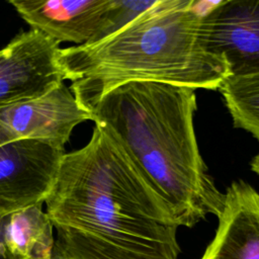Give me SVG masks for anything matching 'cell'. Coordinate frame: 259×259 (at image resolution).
Masks as SVG:
<instances>
[{
	"mask_svg": "<svg viewBox=\"0 0 259 259\" xmlns=\"http://www.w3.org/2000/svg\"><path fill=\"white\" fill-rule=\"evenodd\" d=\"M67 80L59 42L30 28L0 50V108L38 97Z\"/></svg>",
	"mask_w": 259,
	"mask_h": 259,
	"instance_id": "5",
	"label": "cell"
},
{
	"mask_svg": "<svg viewBox=\"0 0 259 259\" xmlns=\"http://www.w3.org/2000/svg\"><path fill=\"white\" fill-rule=\"evenodd\" d=\"M19 16L57 42H96L111 33L115 0H10Z\"/></svg>",
	"mask_w": 259,
	"mask_h": 259,
	"instance_id": "7",
	"label": "cell"
},
{
	"mask_svg": "<svg viewBox=\"0 0 259 259\" xmlns=\"http://www.w3.org/2000/svg\"><path fill=\"white\" fill-rule=\"evenodd\" d=\"M194 89L132 81L104 94L90 109L170 208L178 227L220 215L225 200L199 153Z\"/></svg>",
	"mask_w": 259,
	"mask_h": 259,
	"instance_id": "1",
	"label": "cell"
},
{
	"mask_svg": "<svg viewBox=\"0 0 259 259\" xmlns=\"http://www.w3.org/2000/svg\"><path fill=\"white\" fill-rule=\"evenodd\" d=\"M218 218L201 259H259V193L244 181L233 182Z\"/></svg>",
	"mask_w": 259,
	"mask_h": 259,
	"instance_id": "9",
	"label": "cell"
},
{
	"mask_svg": "<svg viewBox=\"0 0 259 259\" xmlns=\"http://www.w3.org/2000/svg\"><path fill=\"white\" fill-rule=\"evenodd\" d=\"M54 227L74 229L133 252L178 259V225L120 145L95 124L64 156L46 200Z\"/></svg>",
	"mask_w": 259,
	"mask_h": 259,
	"instance_id": "2",
	"label": "cell"
},
{
	"mask_svg": "<svg viewBox=\"0 0 259 259\" xmlns=\"http://www.w3.org/2000/svg\"><path fill=\"white\" fill-rule=\"evenodd\" d=\"M54 225L41 205L7 215L5 243L11 259H53Z\"/></svg>",
	"mask_w": 259,
	"mask_h": 259,
	"instance_id": "10",
	"label": "cell"
},
{
	"mask_svg": "<svg viewBox=\"0 0 259 259\" xmlns=\"http://www.w3.org/2000/svg\"><path fill=\"white\" fill-rule=\"evenodd\" d=\"M92 119V113L65 83L38 97L0 108V126L12 140H44L63 148L76 125Z\"/></svg>",
	"mask_w": 259,
	"mask_h": 259,
	"instance_id": "8",
	"label": "cell"
},
{
	"mask_svg": "<svg viewBox=\"0 0 259 259\" xmlns=\"http://www.w3.org/2000/svg\"><path fill=\"white\" fill-rule=\"evenodd\" d=\"M236 127L259 141V73L231 76L219 88Z\"/></svg>",
	"mask_w": 259,
	"mask_h": 259,
	"instance_id": "11",
	"label": "cell"
},
{
	"mask_svg": "<svg viewBox=\"0 0 259 259\" xmlns=\"http://www.w3.org/2000/svg\"><path fill=\"white\" fill-rule=\"evenodd\" d=\"M54 255L65 259H168L122 249L86 233L64 227H54Z\"/></svg>",
	"mask_w": 259,
	"mask_h": 259,
	"instance_id": "12",
	"label": "cell"
},
{
	"mask_svg": "<svg viewBox=\"0 0 259 259\" xmlns=\"http://www.w3.org/2000/svg\"><path fill=\"white\" fill-rule=\"evenodd\" d=\"M7 215L0 211V259H11V256L7 250L5 243V226Z\"/></svg>",
	"mask_w": 259,
	"mask_h": 259,
	"instance_id": "13",
	"label": "cell"
},
{
	"mask_svg": "<svg viewBox=\"0 0 259 259\" xmlns=\"http://www.w3.org/2000/svg\"><path fill=\"white\" fill-rule=\"evenodd\" d=\"M198 5L193 0H157L112 34L61 49L75 97L89 110L108 91L132 81L219 89L231 73L226 61L200 41L204 9Z\"/></svg>",
	"mask_w": 259,
	"mask_h": 259,
	"instance_id": "3",
	"label": "cell"
},
{
	"mask_svg": "<svg viewBox=\"0 0 259 259\" xmlns=\"http://www.w3.org/2000/svg\"><path fill=\"white\" fill-rule=\"evenodd\" d=\"M251 169L259 175V154H257L251 161Z\"/></svg>",
	"mask_w": 259,
	"mask_h": 259,
	"instance_id": "15",
	"label": "cell"
},
{
	"mask_svg": "<svg viewBox=\"0 0 259 259\" xmlns=\"http://www.w3.org/2000/svg\"><path fill=\"white\" fill-rule=\"evenodd\" d=\"M9 141H12V138L9 136V134L2 126H0V146L9 142Z\"/></svg>",
	"mask_w": 259,
	"mask_h": 259,
	"instance_id": "14",
	"label": "cell"
},
{
	"mask_svg": "<svg viewBox=\"0 0 259 259\" xmlns=\"http://www.w3.org/2000/svg\"><path fill=\"white\" fill-rule=\"evenodd\" d=\"M63 147L36 139H15L0 146V211L9 215L42 205L56 182Z\"/></svg>",
	"mask_w": 259,
	"mask_h": 259,
	"instance_id": "4",
	"label": "cell"
},
{
	"mask_svg": "<svg viewBox=\"0 0 259 259\" xmlns=\"http://www.w3.org/2000/svg\"><path fill=\"white\" fill-rule=\"evenodd\" d=\"M53 259H65V258H63V257H61V256H59V255H54V256H53Z\"/></svg>",
	"mask_w": 259,
	"mask_h": 259,
	"instance_id": "16",
	"label": "cell"
},
{
	"mask_svg": "<svg viewBox=\"0 0 259 259\" xmlns=\"http://www.w3.org/2000/svg\"><path fill=\"white\" fill-rule=\"evenodd\" d=\"M199 38L226 61L231 76L258 74L259 0L210 2L200 16Z\"/></svg>",
	"mask_w": 259,
	"mask_h": 259,
	"instance_id": "6",
	"label": "cell"
}]
</instances>
